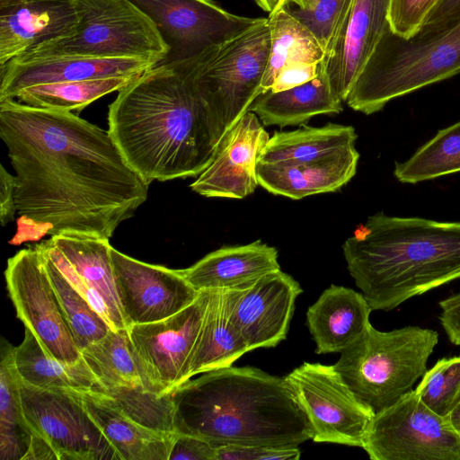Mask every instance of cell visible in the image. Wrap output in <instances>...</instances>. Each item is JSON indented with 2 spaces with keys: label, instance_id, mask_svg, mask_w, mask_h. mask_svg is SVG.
I'll list each match as a JSON object with an SVG mask.
<instances>
[{
  "label": "cell",
  "instance_id": "cell-21",
  "mask_svg": "<svg viewBox=\"0 0 460 460\" xmlns=\"http://www.w3.org/2000/svg\"><path fill=\"white\" fill-rule=\"evenodd\" d=\"M84 283L89 304L112 330L128 329L119 300L109 239L78 234L50 237Z\"/></svg>",
  "mask_w": 460,
  "mask_h": 460
},
{
  "label": "cell",
  "instance_id": "cell-24",
  "mask_svg": "<svg viewBox=\"0 0 460 460\" xmlns=\"http://www.w3.org/2000/svg\"><path fill=\"white\" fill-rule=\"evenodd\" d=\"M372 308L361 293L332 285L306 312V323L317 354L341 352L371 324Z\"/></svg>",
  "mask_w": 460,
  "mask_h": 460
},
{
  "label": "cell",
  "instance_id": "cell-27",
  "mask_svg": "<svg viewBox=\"0 0 460 460\" xmlns=\"http://www.w3.org/2000/svg\"><path fill=\"white\" fill-rule=\"evenodd\" d=\"M84 405L119 460H169L175 434L150 429L101 402L89 391Z\"/></svg>",
  "mask_w": 460,
  "mask_h": 460
},
{
  "label": "cell",
  "instance_id": "cell-9",
  "mask_svg": "<svg viewBox=\"0 0 460 460\" xmlns=\"http://www.w3.org/2000/svg\"><path fill=\"white\" fill-rule=\"evenodd\" d=\"M362 448L372 460H460V434L412 389L374 415Z\"/></svg>",
  "mask_w": 460,
  "mask_h": 460
},
{
  "label": "cell",
  "instance_id": "cell-13",
  "mask_svg": "<svg viewBox=\"0 0 460 460\" xmlns=\"http://www.w3.org/2000/svg\"><path fill=\"white\" fill-rule=\"evenodd\" d=\"M4 278L17 317L48 355L67 364L81 361V350L37 249H22L9 258Z\"/></svg>",
  "mask_w": 460,
  "mask_h": 460
},
{
  "label": "cell",
  "instance_id": "cell-32",
  "mask_svg": "<svg viewBox=\"0 0 460 460\" xmlns=\"http://www.w3.org/2000/svg\"><path fill=\"white\" fill-rule=\"evenodd\" d=\"M89 392L141 426L163 433H176L172 394L160 395L146 390L143 385L98 384Z\"/></svg>",
  "mask_w": 460,
  "mask_h": 460
},
{
  "label": "cell",
  "instance_id": "cell-47",
  "mask_svg": "<svg viewBox=\"0 0 460 460\" xmlns=\"http://www.w3.org/2000/svg\"><path fill=\"white\" fill-rule=\"evenodd\" d=\"M448 419L456 431L460 434V402L449 414Z\"/></svg>",
  "mask_w": 460,
  "mask_h": 460
},
{
  "label": "cell",
  "instance_id": "cell-36",
  "mask_svg": "<svg viewBox=\"0 0 460 460\" xmlns=\"http://www.w3.org/2000/svg\"><path fill=\"white\" fill-rule=\"evenodd\" d=\"M39 252L58 302L80 350L103 338L111 327L64 277L50 258L39 247Z\"/></svg>",
  "mask_w": 460,
  "mask_h": 460
},
{
  "label": "cell",
  "instance_id": "cell-20",
  "mask_svg": "<svg viewBox=\"0 0 460 460\" xmlns=\"http://www.w3.org/2000/svg\"><path fill=\"white\" fill-rule=\"evenodd\" d=\"M77 23L70 0H26L0 6V66L73 34Z\"/></svg>",
  "mask_w": 460,
  "mask_h": 460
},
{
  "label": "cell",
  "instance_id": "cell-33",
  "mask_svg": "<svg viewBox=\"0 0 460 460\" xmlns=\"http://www.w3.org/2000/svg\"><path fill=\"white\" fill-rule=\"evenodd\" d=\"M460 172V120L437 132L404 162H395L394 175L402 183L424 181Z\"/></svg>",
  "mask_w": 460,
  "mask_h": 460
},
{
  "label": "cell",
  "instance_id": "cell-45",
  "mask_svg": "<svg viewBox=\"0 0 460 460\" xmlns=\"http://www.w3.org/2000/svg\"><path fill=\"white\" fill-rule=\"evenodd\" d=\"M16 176L12 175L3 164L0 167V222L2 226L14 220Z\"/></svg>",
  "mask_w": 460,
  "mask_h": 460
},
{
  "label": "cell",
  "instance_id": "cell-38",
  "mask_svg": "<svg viewBox=\"0 0 460 460\" xmlns=\"http://www.w3.org/2000/svg\"><path fill=\"white\" fill-rule=\"evenodd\" d=\"M414 390L431 411L448 417L460 402V357L438 360L426 371Z\"/></svg>",
  "mask_w": 460,
  "mask_h": 460
},
{
  "label": "cell",
  "instance_id": "cell-6",
  "mask_svg": "<svg viewBox=\"0 0 460 460\" xmlns=\"http://www.w3.org/2000/svg\"><path fill=\"white\" fill-rule=\"evenodd\" d=\"M438 342L431 329L408 325L388 332L370 324L333 365L358 401L374 415L412 390Z\"/></svg>",
  "mask_w": 460,
  "mask_h": 460
},
{
  "label": "cell",
  "instance_id": "cell-34",
  "mask_svg": "<svg viewBox=\"0 0 460 460\" xmlns=\"http://www.w3.org/2000/svg\"><path fill=\"white\" fill-rule=\"evenodd\" d=\"M135 78L106 77L39 84L19 91L14 99L33 107L81 111L97 99L119 91Z\"/></svg>",
  "mask_w": 460,
  "mask_h": 460
},
{
  "label": "cell",
  "instance_id": "cell-14",
  "mask_svg": "<svg viewBox=\"0 0 460 460\" xmlns=\"http://www.w3.org/2000/svg\"><path fill=\"white\" fill-rule=\"evenodd\" d=\"M155 25L168 47L161 64L193 58L255 25L261 18L230 13L210 0H128Z\"/></svg>",
  "mask_w": 460,
  "mask_h": 460
},
{
  "label": "cell",
  "instance_id": "cell-17",
  "mask_svg": "<svg viewBox=\"0 0 460 460\" xmlns=\"http://www.w3.org/2000/svg\"><path fill=\"white\" fill-rule=\"evenodd\" d=\"M269 138L258 116L247 111L222 137L191 190L208 198L237 199L253 193L259 185L257 165Z\"/></svg>",
  "mask_w": 460,
  "mask_h": 460
},
{
  "label": "cell",
  "instance_id": "cell-11",
  "mask_svg": "<svg viewBox=\"0 0 460 460\" xmlns=\"http://www.w3.org/2000/svg\"><path fill=\"white\" fill-rule=\"evenodd\" d=\"M285 377L307 416L314 442L363 447L374 414L333 365L305 362Z\"/></svg>",
  "mask_w": 460,
  "mask_h": 460
},
{
  "label": "cell",
  "instance_id": "cell-16",
  "mask_svg": "<svg viewBox=\"0 0 460 460\" xmlns=\"http://www.w3.org/2000/svg\"><path fill=\"white\" fill-rule=\"evenodd\" d=\"M299 283L280 270L243 289H231V317L250 351L273 348L285 340Z\"/></svg>",
  "mask_w": 460,
  "mask_h": 460
},
{
  "label": "cell",
  "instance_id": "cell-15",
  "mask_svg": "<svg viewBox=\"0 0 460 460\" xmlns=\"http://www.w3.org/2000/svg\"><path fill=\"white\" fill-rule=\"evenodd\" d=\"M111 255L128 327L164 320L189 306L199 295L179 270L140 261L112 246Z\"/></svg>",
  "mask_w": 460,
  "mask_h": 460
},
{
  "label": "cell",
  "instance_id": "cell-3",
  "mask_svg": "<svg viewBox=\"0 0 460 460\" xmlns=\"http://www.w3.org/2000/svg\"><path fill=\"white\" fill-rule=\"evenodd\" d=\"M175 432L215 446L298 447L313 429L285 376L228 367L189 379L172 393Z\"/></svg>",
  "mask_w": 460,
  "mask_h": 460
},
{
  "label": "cell",
  "instance_id": "cell-42",
  "mask_svg": "<svg viewBox=\"0 0 460 460\" xmlns=\"http://www.w3.org/2000/svg\"><path fill=\"white\" fill-rule=\"evenodd\" d=\"M460 22V0H438L416 33L448 30Z\"/></svg>",
  "mask_w": 460,
  "mask_h": 460
},
{
  "label": "cell",
  "instance_id": "cell-48",
  "mask_svg": "<svg viewBox=\"0 0 460 460\" xmlns=\"http://www.w3.org/2000/svg\"><path fill=\"white\" fill-rule=\"evenodd\" d=\"M22 1H26V0H0V6L7 5V4H11L13 3H18V2H22Z\"/></svg>",
  "mask_w": 460,
  "mask_h": 460
},
{
  "label": "cell",
  "instance_id": "cell-7",
  "mask_svg": "<svg viewBox=\"0 0 460 460\" xmlns=\"http://www.w3.org/2000/svg\"><path fill=\"white\" fill-rule=\"evenodd\" d=\"M270 48L268 18L245 32L179 65L203 102L216 144L261 94Z\"/></svg>",
  "mask_w": 460,
  "mask_h": 460
},
{
  "label": "cell",
  "instance_id": "cell-28",
  "mask_svg": "<svg viewBox=\"0 0 460 460\" xmlns=\"http://www.w3.org/2000/svg\"><path fill=\"white\" fill-rule=\"evenodd\" d=\"M357 138L352 126L334 123L276 131L264 146L259 163L315 161L355 146Z\"/></svg>",
  "mask_w": 460,
  "mask_h": 460
},
{
  "label": "cell",
  "instance_id": "cell-4",
  "mask_svg": "<svg viewBox=\"0 0 460 460\" xmlns=\"http://www.w3.org/2000/svg\"><path fill=\"white\" fill-rule=\"evenodd\" d=\"M342 251L372 310L391 311L460 279V222L376 212L346 239Z\"/></svg>",
  "mask_w": 460,
  "mask_h": 460
},
{
  "label": "cell",
  "instance_id": "cell-37",
  "mask_svg": "<svg viewBox=\"0 0 460 460\" xmlns=\"http://www.w3.org/2000/svg\"><path fill=\"white\" fill-rule=\"evenodd\" d=\"M353 0H281L278 8L297 22L325 55L332 49Z\"/></svg>",
  "mask_w": 460,
  "mask_h": 460
},
{
  "label": "cell",
  "instance_id": "cell-5",
  "mask_svg": "<svg viewBox=\"0 0 460 460\" xmlns=\"http://www.w3.org/2000/svg\"><path fill=\"white\" fill-rule=\"evenodd\" d=\"M460 72V22L452 28L403 38L390 24L354 82L346 103L370 115L392 100Z\"/></svg>",
  "mask_w": 460,
  "mask_h": 460
},
{
  "label": "cell",
  "instance_id": "cell-35",
  "mask_svg": "<svg viewBox=\"0 0 460 460\" xmlns=\"http://www.w3.org/2000/svg\"><path fill=\"white\" fill-rule=\"evenodd\" d=\"M82 358L101 385H143L128 329L110 330L81 350Z\"/></svg>",
  "mask_w": 460,
  "mask_h": 460
},
{
  "label": "cell",
  "instance_id": "cell-22",
  "mask_svg": "<svg viewBox=\"0 0 460 460\" xmlns=\"http://www.w3.org/2000/svg\"><path fill=\"white\" fill-rule=\"evenodd\" d=\"M359 153L355 146L310 162L259 163V185L291 199L333 192L356 174Z\"/></svg>",
  "mask_w": 460,
  "mask_h": 460
},
{
  "label": "cell",
  "instance_id": "cell-41",
  "mask_svg": "<svg viewBox=\"0 0 460 460\" xmlns=\"http://www.w3.org/2000/svg\"><path fill=\"white\" fill-rule=\"evenodd\" d=\"M216 447L200 438L175 433L169 460H215Z\"/></svg>",
  "mask_w": 460,
  "mask_h": 460
},
{
  "label": "cell",
  "instance_id": "cell-43",
  "mask_svg": "<svg viewBox=\"0 0 460 460\" xmlns=\"http://www.w3.org/2000/svg\"><path fill=\"white\" fill-rule=\"evenodd\" d=\"M323 64V59L317 63L288 64L282 69L270 90L279 92L303 84L315 77Z\"/></svg>",
  "mask_w": 460,
  "mask_h": 460
},
{
  "label": "cell",
  "instance_id": "cell-19",
  "mask_svg": "<svg viewBox=\"0 0 460 460\" xmlns=\"http://www.w3.org/2000/svg\"><path fill=\"white\" fill-rule=\"evenodd\" d=\"M154 64L136 58H95L53 56L12 59L0 66V101L14 99L27 87L106 77H137Z\"/></svg>",
  "mask_w": 460,
  "mask_h": 460
},
{
  "label": "cell",
  "instance_id": "cell-1",
  "mask_svg": "<svg viewBox=\"0 0 460 460\" xmlns=\"http://www.w3.org/2000/svg\"><path fill=\"white\" fill-rule=\"evenodd\" d=\"M0 137L16 173L20 219L43 234L110 239L146 200L149 183L109 130L72 111L1 100Z\"/></svg>",
  "mask_w": 460,
  "mask_h": 460
},
{
  "label": "cell",
  "instance_id": "cell-30",
  "mask_svg": "<svg viewBox=\"0 0 460 460\" xmlns=\"http://www.w3.org/2000/svg\"><path fill=\"white\" fill-rule=\"evenodd\" d=\"M13 349L5 339L1 341L0 364V460H25L34 435L23 415L20 382Z\"/></svg>",
  "mask_w": 460,
  "mask_h": 460
},
{
  "label": "cell",
  "instance_id": "cell-29",
  "mask_svg": "<svg viewBox=\"0 0 460 460\" xmlns=\"http://www.w3.org/2000/svg\"><path fill=\"white\" fill-rule=\"evenodd\" d=\"M13 359L21 380L33 387L87 392L97 383L83 358L78 363L67 364L49 356L27 328L23 341L14 347Z\"/></svg>",
  "mask_w": 460,
  "mask_h": 460
},
{
  "label": "cell",
  "instance_id": "cell-8",
  "mask_svg": "<svg viewBox=\"0 0 460 460\" xmlns=\"http://www.w3.org/2000/svg\"><path fill=\"white\" fill-rule=\"evenodd\" d=\"M78 17L75 31L14 58L16 60L75 56L136 58L154 66L164 61L168 47L155 23L128 0H70Z\"/></svg>",
  "mask_w": 460,
  "mask_h": 460
},
{
  "label": "cell",
  "instance_id": "cell-39",
  "mask_svg": "<svg viewBox=\"0 0 460 460\" xmlns=\"http://www.w3.org/2000/svg\"><path fill=\"white\" fill-rule=\"evenodd\" d=\"M438 0H390L388 20L392 31L410 38L420 30Z\"/></svg>",
  "mask_w": 460,
  "mask_h": 460
},
{
  "label": "cell",
  "instance_id": "cell-46",
  "mask_svg": "<svg viewBox=\"0 0 460 460\" xmlns=\"http://www.w3.org/2000/svg\"><path fill=\"white\" fill-rule=\"evenodd\" d=\"M259 7L269 14L274 12L279 6L281 0H253Z\"/></svg>",
  "mask_w": 460,
  "mask_h": 460
},
{
  "label": "cell",
  "instance_id": "cell-44",
  "mask_svg": "<svg viewBox=\"0 0 460 460\" xmlns=\"http://www.w3.org/2000/svg\"><path fill=\"white\" fill-rule=\"evenodd\" d=\"M438 305L439 321L445 332L453 344L460 346V293L440 300Z\"/></svg>",
  "mask_w": 460,
  "mask_h": 460
},
{
  "label": "cell",
  "instance_id": "cell-40",
  "mask_svg": "<svg viewBox=\"0 0 460 460\" xmlns=\"http://www.w3.org/2000/svg\"><path fill=\"white\" fill-rule=\"evenodd\" d=\"M297 447L262 445H221L216 447L215 460H297Z\"/></svg>",
  "mask_w": 460,
  "mask_h": 460
},
{
  "label": "cell",
  "instance_id": "cell-23",
  "mask_svg": "<svg viewBox=\"0 0 460 460\" xmlns=\"http://www.w3.org/2000/svg\"><path fill=\"white\" fill-rule=\"evenodd\" d=\"M278 250L261 240L216 250L192 266L179 270L197 291L243 289L280 270Z\"/></svg>",
  "mask_w": 460,
  "mask_h": 460
},
{
  "label": "cell",
  "instance_id": "cell-18",
  "mask_svg": "<svg viewBox=\"0 0 460 460\" xmlns=\"http://www.w3.org/2000/svg\"><path fill=\"white\" fill-rule=\"evenodd\" d=\"M389 5L390 0H353L323 58L332 92L342 102L389 25Z\"/></svg>",
  "mask_w": 460,
  "mask_h": 460
},
{
  "label": "cell",
  "instance_id": "cell-12",
  "mask_svg": "<svg viewBox=\"0 0 460 460\" xmlns=\"http://www.w3.org/2000/svg\"><path fill=\"white\" fill-rule=\"evenodd\" d=\"M209 299V290L179 313L162 321L128 328L133 354L146 390L172 394L183 384Z\"/></svg>",
  "mask_w": 460,
  "mask_h": 460
},
{
  "label": "cell",
  "instance_id": "cell-26",
  "mask_svg": "<svg viewBox=\"0 0 460 460\" xmlns=\"http://www.w3.org/2000/svg\"><path fill=\"white\" fill-rule=\"evenodd\" d=\"M341 102L332 92L324 62L310 81L279 92L268 90L255 98L248 111L254 112L263 126L286 127L304 124L315 115L340 113Z\"/></svg>",
  "mask_w": 460,
  "mask_h": 460
},
{
  "label": "cell",
  "instance_id": "cell-31",
  "mask_svg": "<svg viewBox=\"0 0 460 460\" xmlns=\"http://www.w3.org/2000/svg\"><path fill=\"white\" fill-rule=\"evenodd\" d=\"M270 48L261 84V94L270 90L282 69L291 63H317L325 53L315 40L284 10L269 14Z\"/></svg>",
  "mask_w": 460,
  "mask_h": 460
},
{
  "label": "cell",
  "instance_id": "cell-10",
  "mask_svg": "<svg viewBox=\"0 0 460 460\" xmlns=\"http://www.w3.org/2000/svg\"><path fill=\"white\" fill-rule=\"evenodd\" d=\"M82 393L40 389L21 380L20 398L26 422L34 437L52 449L57 460L119 459L87 412Z\"/></svg>",
  "mask_w": 460,
  "mask_h": 460
},
{
  "label": "cell",
  "instance_id": "cell-2",
  "mask_svg": "<svg viewBox=\"0 0 460 460\" xmlns=\"http://www.w3.org/2000/svg\"><path fill=\"white\" fill-rule=\"evenodd\" d=\"M109 106V132L146 181L199 176L216 144L208 111L177 64L149 67L118 91Z\"/></svg>",
  "mask_w": 460,
  "mask_h": 460
},
{
  "label": "cell",
  "instance_id": "cell-25",
  "mask_svg": "<svg viewBox=\"0 0 460 460\" xmlns=\"http://www.w3.org/2000/svg\"><path fill=\"white\" fill-rule=\"evenodd\" d=\"M249 351L231 317V289H210L207 311L183 383L198 374L231 367Z\"/></svg>",
  "mask_w": 460,
  "mask_h": 460
}]
</instances>
